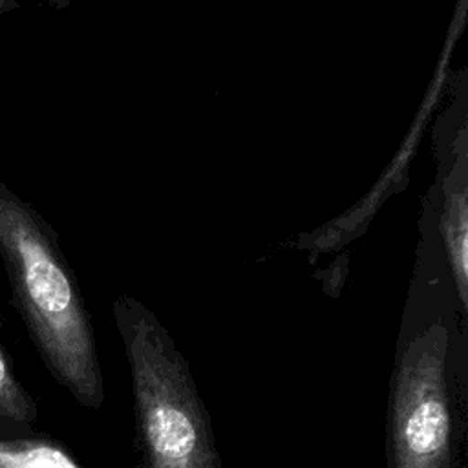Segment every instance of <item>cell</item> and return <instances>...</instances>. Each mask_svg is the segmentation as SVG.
<instances>
[{
	"mask_svg": "<svg viewBox=\"0 0 468 468\" xmlns=\"http://www.w3.org/2000/svg\"><path fill=\"white\" fill-rule=\"evenodd\" d=\"M0 258L13 302L53 378L84 408L106 389L77 282L40 214L0 181Z\"/></svg>",
	"mask_w": 468,
	"mask_h": 468,
	"instance_id": "obj_1",
	"label": "cell"
},
{
	"mask_svg": "<svg viewBox=\"0 0 468 468\" xmlns=\"http://www.w3.org/2000/svg\"><path fill=\"white\" fill-rule=\"evenodd\" d=\"M128 360L141 468H223L192 371L161 322L133 300L115 303Z\"/></svg>",
	"mask_w": 468,
	"mask_h": 468,
	"instance_id": "obj_2",
	"label": "cell"
},
{
	"mask_svg": "<svg viewBox=\"0 0 468 468\" xmlns=\"http://www.w3.org/2000/svg\"><path fill=\"white\" fill-rule=\"evenodd\" d=\"M452 327L402 333L388 399V468H461L463 369Z\"/></svg>",
	"mask_w": 468,
	"mask_h": 468,
	"instance_id": "obj_3",
	"label": "cell"
},
{
	"mask_svg": "<svg viewBox=\"0 0 468 468\" xmlns=\"http://www.w3.org/2000/svg\"><path fill=\"white\" fill-rule=\"evenodd\" d=\"M0 468H82L57 441L46 437L0 439Z\"/></svg>",
	"mask_w": 468,
	"mask_h": 468,
	"instance_id": "obj_4",
	"label": "cell"
},
{
	"mask_svg": "<svg viewBox=\"0 0 468 468\" xmlns=\"http://www.w3.org/2000/svg\"><path fill=\"white\" fill-rule=\"evenodd\" d=\"M446 245L453 271L461 307L468 305V261H466V203L464 196H453L446 210Z\"/></svg>",
	"mask_w": 468,
	"mask_h": 468,
	"instance_id": "obj_5",
	"label": "cell"
},
{
	"mask_svg": "<svg viewBox=\"0 0 468 468\" xmlns=\"http://www.w3.org/2000/svg\"><path fill=\"white\" fill-rule=\"evenodd\" d=\"M37 419V406L16 380L5 351L0 346V420L27 424Z\"/></svg>",
	"mask_w": 468,
	"mask_h": 468,
	"instance_id": "obj_6",
	"label": "cell"
},
{
	"mask_svg": "<svg viewBox=\"0 0 468 468\" xmlns=\"http://www.w3.org/2000/svg\"><path fill=\"white\" fill-rule=\"evenodd\" d=\"M16 7H20L18 0H0V15L9 13V11H15Z\"/></svg>",
	"mask_w": 468,
	"mask_h": 468,
	"instance_id": "obj_7",
	"label": "cell"
}]
</instances>
